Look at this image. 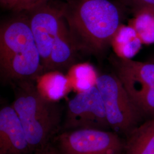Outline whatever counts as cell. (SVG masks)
<instances>
[{
	"instance_id": "11",
	"label": "cell",
	"mask_w": 154,
	"mask_h": 154,
	"mask_svg": "<svg viewBox=\"0 0 154 154\" xmlns=\"http://www.w3.org/2000/svg\"><path fill=\"white\" fill-rule=\"evenodd\" d=\"M35 82L39 94L50 102H57L72 90L67 75L60 71L44 72L37 77Z\"/></svg>"
},
{
	"instance_id": "4",
	"label": "cell",
	"mask_w": 154,
	"mask_h": 154,
	"mask_svg": "<svg viewBox=\"0 0 154 154\" xmlns=\"http://www.w3.org/2000/svg\"><path fill=\"white\" fill-rule=\"evenodd\" d=\"M110 128L127 135L137 127L142 114L118 77L102 74L97 79Z\"/></svg>"
},
{
	"instance_id": "6",
	"label": "cell",
	"mask_w": 154,
	"mask_h": 154,
	"mask_svg": "<svg viewBox=\"0 0 154 154\" xmlns=\"http://www.w3.org/2000/svg\"><path fill=\"white\" fill-rule=\"evenodd\" d=\"M67 130L110 128L104 102L96 86L77 94L68 103L64 125Z\"/></svg>"
},
{
	"instance_id": "10",
	"label": "cell",
	"mask_w": 154,
	"mask_h": 154,
	"mask_svg": "<svg viewBox=\"0 0 154 154\" xmlns=\"http://www.w3.org/2000/svg\"><path fill=\"white\" fill-rule=\"evenodd\" d=\"M77 51L63 17L53 44L46 72H62L69 69L74 65Z\"/></svg>"
},
{
	"instance_id": "14",
	"label": "cell",
	"mask_w": 154,
	"mask_h": 154,
	"mask_svg": "<svg viewBox=\"0 0 154 154\" xmlns=\"http://www.w3.org/2000/svg\"><path fill=\"white\" fill-rule=\"evenodd\" d=\"M98 76L93 66L88 63L73 65L69 68L67 75L72 90L77 93L85 91L96 86Z\"/></svg>"
},
{
	"instance_id": "9",
	"label": "cell",
	"mask_w": 154,
	"mask_h": 154,
	"mask_svg": "<svg viewBox=\"0 0 154 154\" xmlns=\"http://www.w3.org/2000/svg\"><path fill=\"white\" fill-rule=\"evenodd\" d=\"M31 149L22 123L12 106L0 111V154H26Z\"/></svg>"
},
{
	"instance_id": "1",
	"label": "cell",
	"mask_w": 154,
	"mask_h": 154,
	"mask_svg": "<svg viewBox=\"0 0 154 154\" xmlns=\"http://www.w3.org/2000/svg\"><path fill=\"white\" fill-rule=\"evenodd\" d=\"M62 8L77 51L99 54L119 27V10L110 0H67Z\"/></svg>"
},
{
	"instance_id": "8",
	"label": "cell",
	"mask_w": 154,
	"mask_h": 154,
	"mask_svg": "<svg viewBox=\"0 0 154 154\" xmlns=\"http://www.w3.org/2000/svg\"><path fill=\"white\" fill-rule=\"evenodd\" d=\"M116 75L132 98L154 85V63L112 57Z\"/></svg>"
},
{
	"instance_id": "7",
	"label": "cell",
	"mask_w": 154,
	"mask_h": 154,
	"mask_svg": "<svg viewBox=\"0 0 154 154\" xmlns=\"http://www.w3.org/2000/svg\"><path fill=\"white\" fill-rule=\"evenodd\" d=\"M26 13L41 57L44 70L46 72L53 44L63 18L62 4L55 5L48 0Z\"/></svg>"
},
{
	"instance_id": "2",
	"label": "cell",
	"mask_w": 154,
	"mask_h": 154,
	"mask_svg": "<svg viewBox=\"0 0 154 154\" xmlns=\"http://www.w3.org/2000/svg\"><path fill=\"white\" fill-rule=\"evenodd\" d=\"M5 22L0 30L1 75L16 82L35 81L44 72L26 12Z\"/></svg>"
},
{
	"instance_id": "17",
	"label": "cell",
	"mask_w": 154,
	"mask_h": 154,
	"mask_svg": "<svg viewBox=\"0 0 154 154\" xmlns=\"http://www.w3.org/2000/svg\"><path fill=\"white\" fill-rule=\"evenodd\" d=\"M48 0H14L10 10L15 13L27 12Z\"/></svg>"
},
{
	"instance_id": "20",
	"label": "cell",
	"mask_w": 154,
	"mask_h": 154,
	"mask_svg": "<svg viewBox=\"0 0 154 154\" xmlns=\"http://www.w3.org/2000/svg\"><path fill=\"white\" fill-rule=\"evenodd\" d=\"M14 1V0H0L1 6L9 10L11 8V5H13Z\"/></svg>"
},
{
	"instance_id": "13",
	"label": "cell",
	"mask_w": 154,
	"mask_h": 154,
	"mask_svg": "<svg viewBox=\"0 0 154 154\" xmlns=\"http://www.w3.org/2000/svg\"><path fill=\"white\" fill-rule=\"evenodd\" d=\"M118 57L131 59L141 48L142 41L132 26H119L111 40Z\"/></svg>"
},
{
	"instance_id": "5",
	"label": "cell",
	"mask_w": 154,
	"mask_h": 154,
	"mask_svg": "<svg viewBox=\"0 0 154 154\" xmlns=\"http://www.w3.org/2000/svg\"><path fill=\"white\" fill-rule=\"evenodd\" d=\"M55 140L61 154H122L125 147L116 132L95 128L71 130Z\"/></svg>"
},
{
	"instance_id": "3",
	"label": "cell",
	"mask_w": 154,
	"mask_h": 154,
	"mask_svg": "<svg viewBox=\"0 0 154 154\" xmlns=\"http://www.w3.org/2000/svg\"><path fill=\"white\" fill-rule=\"evenodd\" d=\"M12 107L22 123L31 151H38L47 144L60 128V109L39 94L33 81L17 82Z\"/></svg>"
},
{
	"instance_id": "19",
	"label": "cell",
	"mask_w": 154,
	"mask_h": 154,
	"mask_svg": "<svg viewBox=\"0 0 154 154\" xmlns=\"http://www.w3.org/2000/svg\"><path fill=\"white\" fill-rule=\"evenodd\" d=\"M37 154H61L60 150L55 149L50 143L37 151Z\"/></svg>"
},
{
	"instance_id": "18",
	"label": "cell",
	"mask_w": 154,
	"mask_h": 154,
	"mask_svg": "<svg viewBox=\"0 0 154 154\" xmlns=\"http://www.w3.org/2000/svg\"><path fill=\"white\" fill-rule=\"evenodd\" d=\"M122 2L139 11L145 8L154 9V0H121Z\"/></svg>"
},
{
	"instance_id": "15",
	"label": "cell",
	"mask_w": 154,
	"mask_h": 154,
	"mask_svg": "<svg viewBox=\"0 0 154 154\" xmlns=\"http://www.w3.org/2000/svg\"><path fill=\"white\" fill-rule=\"evenodd\" d=\"M132 27L137 31L143 44H154V9L145 8L139 11Z\"/></svg>"
},
{
	"instance_id": "12",
	"label": "cell",
	"mask_w": 154,
	"mask_h": 154,
	"mask_svg": "<svg viewBox=\"0 0 154 154\" xmlns=\"http://www.w3.org/2000/svg\"><path fill=\"white\" fill-rule=\"evenodd\" d=\"M127 136L125 154H154V118L136 127Z\"/></svg>"
},
{
	"instance_id": "16",
	"label": "cell",
	"mask_w": 154,
	"mask_h": 154,
	"mask_svg": "<svg viewBox=\"0 0 154 154\" xmlns=\"http://www.w3.org/2000/svg\"><path fill=\"white\" fill-rule=\"evenodd\" d=\"M131 99L142 115L154 118V85Z\"/></svg>"
}]
</instances>
